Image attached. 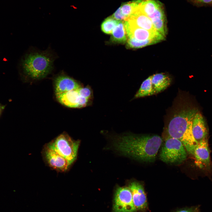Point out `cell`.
<instances>
[{
    "label": "cell",
    "instance_id": "obj_1",
    "mask_svg": "<svg viewBox=\"0 0 212 212\" xmlns=\"http://www.w3.org/2000/svg\"><path fill=\"white\" fill-rule=\"evenodd\" d=\"M162 141L161 138L157 135H129L120 137L115 147L126 155L150 162L155 160Z\"/></svg>",
    "mask_w": 212,
    "mask_h": 212
},
{
    "label": "cell",
    "instance_id": "obj_2",
    "mask_svg": "<svg viewBox=\"0 0 212 212\" xmlns=\"http://www.w3.org/2000/svg\"><path fill=\"white\" fill-rule=\"evenodd\" d=\"M57 57L49 48L44 51L32 49L25 55L21 61L23 72L30 79H43L53 69L54 62Z\"/></svg>",
    "mask_w": 212,
    "mask_h": 212
},
{
    "label": "cell",
    "instance_id": "obj_3",
    "mask_svg": "<svg viewBox=\"0 0 212 212\" xmlns=\"http://www.w3.org/2000/svg\"><path fill=\"white\" fill-rule=\"evenodd\" d=\"M197 112L195 109L180 110L170 120L167 128L169 136L180 140L187 151L192 154L198 143L192 131L193 119Z\"/></svg>",
    "mask_w": 212,
    "mask_h": 212
},
{
    "label": "cell",
    "instance_id": "obj_4",
    "mask_svg": "<svg viewBox=\"0 0 212 212\" xmlns=\"http://www.w3.org/2000/svg\"><path fill=\"white\" fill-rule=\"evenodd\" d=\"M186 149L179 140L169 136L161 148L159 156L160 159L167 163L180 164L186 159Z\"/></svg>",
    "mask_w": 212,
    "mask_h": 212
},
{
    "label": "cell",
    "instance_id": "obj_5",
    "mask_svg": "<svg viewBox=\"0 0 212 212\" xmlns=\"http://www.w3.org/2000/svg\"><path fill=\"white\" fill-rule=\"evenodd\" d=\"M80 142L72 140L67 134H61L47 145L72 164L77 158Z\"/></svg>",
    "mask_w": 212,
    "mask_h": 212
},
{
    "label": "cell",
    "instance_id": "obj_6",
    "mask_svg": "<svg viewBox=\"0 0 212 212\" xmlns=\"http://www.w3.org/2000/svg\"><path fill=\"white\" fill-rule=\"evenodd\" d=\"M113 212H136L132 192L128 187H119L115 193Z\"/></svg>",
    "mask_w": 212,
    "mask_h": 212
},
{
    "label": "cell",
    "instance_id": "obj_7",
    "mask_svg": "<svg viewBox=\"0 0 212 212\" xmlns=\"http://www.w3.org/2000/svg\"><path fill=\"white\" fill-rule=\"evenodd\" d=\"M126 34L128 38H133L140 41L157 39L160 41L165 37L158 31H150L137 27L128 21H124Z\"/></svg>",
    "mask_w": 212,
    "mask_h": 212
},
{
    "label": "cell",
    "instance_id": "obj_8",
    "mask_svg": "<svg viewBox=\"0 0 212 212\" xmlns=\"http://www.w3.org/2000/svg\"><path fill=\"white\" fill-rule=\"evenodd\" d=\"M43 151L47 162L54 170L64 172L68 170L71 165L67 160L47 145L45 146Z\"/></svg>",
    "mask_w": 212,
    "mask_h": 212
},
{
    "label": "cell",
    "instance_id": "obj_9",
    "mask_svg": "<svg viewBox=\"0 0 212 212\" xmlns=\"http://www.w3.org/2000/svg\"><path fill=\"white\" fill-rule=\"evenodd\" d=\"M128 187L132 192L133 203L137 210L146 211L148 205L143 186L138 182L134 181L130 183Z\"/></svg>",
    "mask_w": 212,
    "mask_h": 212
},
{
    "label": "cell",
    "instance_id": "obj_10",
    "mask_svg": "<svg viewBox=\"0 0 212 212\" xmlns=\"http://www.w3.org/2000/svg\"><path fill=\"white\" fill-rule=\"evenodd\" d=\"M56 94L77 90L81 87L76 80L63 72L57 75L54 80Z\"/></svg>",
    "mask_w": 212,
    "mask_h": 212
},
{
    "label": "cell",
    "instance_id": "obj_11",
    "mask_svg": "<svg viewBox=\"0 0 212 212\" xmlns=\"http://www.w3.org/2000/svg\"><path fill=\"white\" fill-rule=\"evenodd\" d=\"M196 165L200 168L208 167L210 165V153L207 139L198 143L193 154Z\"/></svg>",
    "mask_w": 212,
    "mask_h": 212
},
{
    "label": "cell",
    "instance_id": "obj_12",
    "mask_svg": "<svg viewBox=\"0 0 212 212\" xmlns=\"http://www.w3.org/2000/svg\"><path fill=\"white\" fill-rule=\"evenodd\" d=\"M192 131L193 137L198 143L207 139L208 130L202 115L198 112L193 119Z\"/></svg>",
    "mask_w": 212,
    "mask_h": 212
},
{
    "label": "cell",
    "instance_id": "obj_13",
    "mask_svg": "<svg viewBox=\"0 0 212 212\" xmlns=\"http://www.w3.org/2000/svg\"><path fill=\"white\" fill-rule=\"evenodd\" d=\"M127 21L142 29L150 31H157L148 16L138 10L132 15Z\"/></svg>",
    "mask_w": 212,
    "mask_h": 212
},
{
    "label": "cell",
    "instance_id": "obj_14",
    "mask_svg": "<svg viewBox=\"0 0 212 212\" xmlns=\"http://www.w3.org/2000/svg\"><path fill=\"white\" fill-rule=\"evenodd\" d=\"M56 95L57 100L61 104L68 107L78 108L80 96L77 90H71Z\"/></svg>",
    "mask_w": 212,
    "mask_h": 212
},
{
    "label": "cell",
    "instance_id": "obj_15",
    "mask_svg": "<svg viewBox=\"0 0 212 212\" xmlns=\"http://www.w3.org/2000/svg\"><path fill=\"white\" fill-rule=\"evenodd\" d=\"M152 76V83L156 94L164 90L171 83L170 78L164 73H158Z\"/></svg>",
    "mask_w": 212,
    "mask_h": 212
},
{
    "label": "cell",
    "instance_id": "obj_16",
    "mask_svg": "<svg viewBox=\"0 0 212 212\" xmlns=\"http://www.w3.org/2000/svg\"><path fill=\"white\" fill-rule=\"evenodd\" d=\"M111 37V41L113 43L124 44L127 41L126 33L124 21H119L113 30Z\"/></svg>",
    "mask_w": 212,
    "mask_h": 212
},
{
    "label": "cell",
    "instance_id": "obj_17",
    "mask_svg": "<svg viewBox=\"0 0 212 212\" xmlns=\"http://www.w3.org/2000/svg\"><path fill=\"white\" fill-rule=\"evenodd\" d=\"M152 76H150L145 80L135 96V98L149 96L156 94V92L152 83Z\"/></svg>",
    "mask_w": 212,
    "mask_h": 212
},
{
    "label": "cell",
    "instance_id": "obj_18",
    "mask_svg": "<svg viewBox=\"0 0 212 212\" xmlns=\"http://www.w3.org/2000/svg\"><path fill=\"white\" fill-rule=\"evenodd\" d=\"M161 6L155 0H143L138 11L148 16L153 14Z\"/></svg>",
    "mask_w": 212,
    "mask_h": 212
},
{
    "label": "cell",
    "instance_id": "obj_19",
    "mask_svg": "<svg viewBox=\"0 0 212 212\" xmlns=\"http://www.w3.org/2000/svg\"><path fill=\"white\" fill-rule=\"evenodd\" d=\"M143 0H136L124 3L120 6L122 12L127 21L130 17L138 10L139 6Z\"/></svg>",
    "mask_w": 212,
    "mask_h": 212
},
{
    "label": "cell",
    "instance_id": "obj_20",
    "mask_svg": "<svg viewBox=\"0 0 212 212\" xmlns=\"http://www.w3.org/2000/svg\"><path fill=\"white\" fill-rule=\"evenodd\" d=\"M160 41L157 39H152L145 41H140L133 38H128L127 47L132 48H138L153 44Z\"/></svg>",
    "mask_w": 212,
    "mask_h": 212
},
{
    "label": "cell",
    "instance_id": "obj_21",
    "mask_svg": "<svg viewBox=\"0 0 212 212\" xmlns=\"http://www.w3.org/2000/svg\"><path fill=\"white\" fill-rule=\"evenodd\" d=\"M119 21L114 19L111 16L107 17L101 24L102 30L106 34H112Z\"/></svg>",
    "mask_w": 212,
    "mask_h": 212
},
{
    "label": "cell",
    "instance_id": "obj_22",
    "mask_svg": "<svg viewBox=\"0 0 212 212\" xmlns=\"http://www.w3.org/2000/svg\"><path fill=\"white\" fill-rule=\"evenodd\" d=\"M154 26L160 34L165 37V18L159 19L152 22Z\"/></svg>",
    "mask_w": 212,
    "mask_h": 212
},
{
    "label": "cell",
    "instance_id": "obj_23",
    "mask_svg": "<svg viewBox=\"0 0 212 212\" xmlns=\"http://www.w3.org/2000/svg\"><path fill=\"white\" fill-rule=\"evenodd\" d=\"M148 16L152 22L159 19L165 18L164 12L161 6L153 14Z\"/></svg>",
    "mask_w": 212,
    "mask_h": 212
},
{
    "label": "cell",
    "instance_id": "obj_24",
    "mask_svg": "<svg viewBox=\"0 0 212 212\" xmlns=\"http://www.w3.org/2000/svg\"><path fill=\"white\" fill-rule=\"evenodd\" d=\"M80 96L88 99L92 97V92L91 88L87 86L85 87H81L77 90Z\"/></svg>",
    "mask_w": 212,
    "mask_h": 212
},
{
    "label": "cell",
    "instance_id": "obj_25",
    "mask_svg": "<svg viewBox=\"0 0 212 212\" xmlns=\"http://www.w3.org/2000/svg\"><path fill=\"white\" fill-rule=\"evenodd\" d=\"M111 17L117 21H126L127 20L126 18L122 13L120 7L113 14Z\"/></svg>",
    "mask_w": 212,
    "mask_h": 212
},
{
    "label": "cell",
    "instance_id": "obj_26",
    "mask_svg": "<svg viewBox=\"0 0 212 212\" xmlns=\"http://www.w3.org/2000/svg\"><path fill=\"white\" fill-rule=\"evenodd\" d=\"M89 99L80 96L78 103V108H81L86 106L89 101Z\"/></svg>",
    "mask_w": 212,
    "mask_h": 212
},
{
    "label": "cell",
    "instance_id": "obj_27",
    "mask_svg": "<svg viewBox=\"0 0 212 212\" xmlns=\"http://www.w3.org/2000/svg\"><path fill=\"white\" fill-rule=\"evenodd\" d=\"M175 212H199L197 208L191 207L181 209L177 210Z\"/></svg>",
    "mask_w": 212,
    "mask_h": 212
},
{
    "label": "cell",
    "instance_id": "obj_28",
    "mask_svg": "<svg viewBox=\"0 0 212 212\" xmlns=\"http://www.w3.org/2000/svg\"><path fill=\"white\" fill-rule=\"evenodd\" d=\"M199 3L204 4H212V0H194Z\"/></svg>",
    "mask_w": 212,
    "mask_h": 212
},
{
    "label": "cell",
    "instance_id": "obj_29",
    "mask_svg": "<svg viewBox=\"0 0 212 212\" xmlns=\"http://www.w3.org/2000/svg\"></svg>",
    "mask_w": 212,
    "mask_h": 212
}]
</instances>
